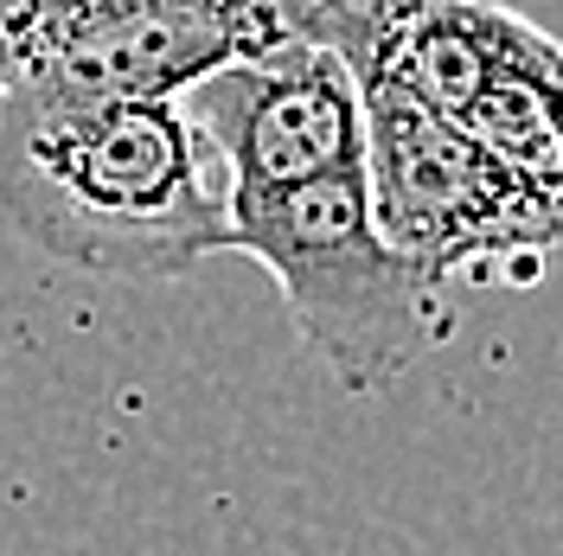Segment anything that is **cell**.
<instances>
[{
	"mask_svg": "<svg viewBox=\"0 0 563 556\" xmlns=\"http://www.w3.org/2000/svg\"><path fill=\"white\" fill-rule=\"evenodd\" d=\"M0 218L84 276L179 281L231 249V179L179 97L0 84Z\"/></svg>",
	"mask_w": 563,
	"mask_h": 556,
	"instance_id": "1",
	"label": "cell"
},
{
	"mask_svg": "<svg viewBox=\"0 0 563 556\" xmlns=\"http://www.w3.org/2000/svg\"><path fill=\"white\" fill-rule=\"evenodd\" d=\"M288 38H314L352 77H385L417 109L563 192V52L499 0H276Z\"/></svg>",
	"mask_w": 563,
	"mask_h": 556,
	"instance_id": "2",
	"label": "cell"
},
{
	"mask_svg": "<svg viewBox=\"0 0 563 556\" xmlns=\"http://www.w3.org/2000/svg\"><path fill=\"white\" fill-rule=\"evenodd\" d=\"M231 249L269 269L301 346L346 390H385L449 340L442 288L372 224L365 160L231 199Z\"/></svg>",
	"mask_w": 563,
	"mask_h": 556,
	"instance_id": "3",
	"label": "cell"
},
{
	"mask_svg": "<svg viewBox=\"0 0 563 556\" xmlns=\"http://www.w3.org/2000/svg\"><path fill=\"white\" fill-rule=\"evenodd\" d=\"M365 115V199L385 244L435 288L544 276L563 231V192L526 179L481 141L417 109L385 77H352Z\"/></svg>",
	"mask_w": 563,
	"mask_h": 556,
	"instance_id": "4",
	"label": "cell"
},
{
	"mask_svg": "<svg viewBox=\"0 0 563 556\" xmlns=\"http://www.w3.org/2000/svg\"><path fill=\"white\" fill-rule=\"evenodd\" d=\"M282 38L276 0H26L13 77L70 97H186Z\"/></svg>",
	"mask_w": 563,
	"mask_h": 556,
	"instance_id": "5",
	"label": "cell"
},
{
	"mask_svg": "<svg viewBox=\"0 0 563 556\" xmlns=\"http://www.w3.org/2000/svg\"><path fill=\"white\" fill-rule=\"evenodd\" d=\"M179 109L224 160L231 199L301 186L314 174L365 160L358 84L346 58L314 38H282L256 58L218 65L179 97Z\"/></svg>",
	"mask_w": 563,
	"mask_h": 556,
	"instance_id": "6",
	"label": "cell"
},
{
	"mask_svg": "<svg viewBox=\"0 0 563 556\" xmlns=\"http://www.w3.org/2000/svg\"><path fill=\"white\" fill-rule=\"evenodd\" d=\"M26 0H0V84L13 77V20H20Z\"/></svg>",
	"mask_w": 563,
	"mask_h": 556,
	"instance_id": "7",
	"label": "cell"
}]
</instances>
